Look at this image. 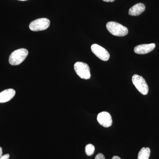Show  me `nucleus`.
<instances>
[{
	"label": "nucleus",
	"instance_id": "nucleus-1",
	"mask_svg": "<svg viewBox=\"0 0 159 159\" xmlns=\"http://www.w3.org/2000/svg\"><path fill=\"white\" fill-rule=\"evenodd\" d=\"M107 30L115 36H124L128 34V29L125 26L116 22H109L106 25Z\"/></svg>",
	"mask_w": 159,
	"mask_h": 159
},
{
	"label": "nucleus",
	"instance_id": "nucleus-2",
	"mask_svg": "<svg viewBox=\"0 0 159 159\" xmlns=\"http://www.w3.org/2000/svg\"><path fill=\"white\" fill-rule=\"evenodd\" d=\"M29 54L27 49L21 48L13 51L9 57V62L11 65L17 66L25 61Z\"/></svg>",
	"mask_w": 159,
	"mask_h": 159
},
{
	"label": "nucleus",
	"instance_id": "nucleus-3",
	"mask_svg": "<svg viewBox=\"0 0 159 159\" xmlns=\"http://www.w3.org/2000/svg\"><path fill=\"white\" fill-rule=\"evenodd\" d=\"M74 70L80 78L88 80L91 77L90 70L88 65L85 63L78 61L74 65Z\"/></svg>",
	"mask_w": 159,
	"mask_h": 159
},
{
	"label": "nucleus",
	"instance_id": "nucleus-4",
	"mask_svg": "<svg viewBox=\"0 0 159 159\" xmlns=\"http://www.w3.org/2000/svg\"><path fill=\"white\" fill-rule=\"evenodd\" d=\"M132 81L137 89L143 95H146L148 93V87L145 79L142 76L134 74L132 78Z\"/></svg>",
	"mask_w": 159,
	"mask_h": 159
},
{
	"label": "nucleus",
	"instance_id": "nucleus-5",
	"mask_svg": "<svg viewBox=\"0 0 159 159\" xmlns=\"http://www.w3.org/2000/svg\"><path fill=\"white\" fill-rule=\"evenodd\" d=\"M50 25V20L46 18H42L31 22L29 25V29L34 31H43L48 29Z\"/></svg>",
	"mask_w": 159,
	"mask_h": 159
},
{
	"label": "nucleus",
	"instance_id": "nucleus-6",
	"mask_svg": "<svg viewBox=\"0 0 159 159\" xmlns=\"http://www.w3.org/2000/svg\"><path fill=\"white\" fill-rule=\"evenodd\" d=\"M91 50L96 56L103 61H107L110 57L109 53L106 49L97 44L92 45Z\"/></svg>",
	"mask_w": 159,
	"mask_h": 159
},
{
	"label": "nucleus",
	"instance_id": "nucleus-7",
	"mask_svg": "<svg viewBox=\"0 0 159 159\" xmlns=\"http://www.w3.org/2000/svg\"><path fill=\"white\" fill-rule=\"evenodd\" d=\"M97 120L100 125L104 127H110L112 124V119L110 114L106 111L99 113L97 117Z\"/></svg>",
	"mask_w": 159,
	"mask_h": 159
},
{
	"label": "nucleus",
	"instance_id": "nucleus-8",
	"mask_svg": "<svg viewBox=\"0 0 159 159\" xmlns=\"http://www.w3.org/2000/svg\"><path fill=\"white\" fill-rule=\"evenodd\" d=\"M156 47L155 43L145 44L137 46L134 49V51L136 54H148L153 51Z\"/></svg>",
	"mask_w": 159,
	"mask_h": 159
},
{
	"label": "nucleus",
	"instance_id": "nucleus-9",
	"mask_svg": "<svg viewBox=\"0 0 159 159\" xmlns=\"http://www.w3.org/2000/svg\"><path fill=\"white\" fill-rule=\"evenodd\" d=\"M16 91L13 89L5 90L0 93V103L8 102L14 97Z\"/></svg>",
	"mask_w": 159,
	"mask_h": 159
},
{
	"label": "nucleus",
	"instance_id": "nucleus-10",
	"mask_svg": "<svg viewBox=\"0 0 159 159\" xmlns=\"http://www.w3.org/2000/svg\"><path fill=\"white\" fill-rule=\"evenodd\" d=\"M145 6L143 3H138L129 10V14L132 16H138L145 11Z\"/></svg>",
	"mask_w": 159,
	"mask_h": 159
},
{
	"label": "nucleus",
	"instance_id": "nucleus-11",
	"mask_svg": "<svg viewBox=\"0 0 159 159\" xmlns=\"http://www.w3.org/2000/svg\"><path fill=\"white\" fill-rule=\"evenodd\" d=\"M150 148L143 147L139 152L138 159H149V157H150Z\"/></svg>",
	"mask_w": 159,
	"mask_h": 159
},
{
	"label": "nucleus",
	"instance_id": "nucleus-12",
	"mask_svg": "<svg viewBox=\"0 0 159 159\" xmlns=\"http://www.w3.org/2000/svg\"><path fill=\"white\" fill-rule=\"evenodd\" d=\"M95 148L93 145L92 144H89L86 146L85 152L87 155L91 156L93 154L95 151Z\"/></svg>",
	"mask_w": 159,
	"mask_h": 159
},
{
	"label": "nucleus",
	"instance_id": "nucleus-13",
	"mask_svg": "<svg viewBox=\"0 0 159 159\" xmlns=\"http://www.w3.org/2000/svg\"><path fill=\"white\" fill-rule=\"evenodd\" d=\"M95 159H105V157L104 155L101 153H99L96 156Z\"/></svg>",
	"mask_w": 159,
	"mask_h": 159
},
{
	"label": "nucleus",
	"instance_id": "nucleus-14",
	"mask_svg": "<svg viewBox=\"0 0 159 159\" xmlns=\"http://www.w3.org/2000/svg\"><path fill=\"white\" fill-rule=\"evenodd\" d=\"M9 157H10V156H9V154H6L0 157V159H9Z\"/></svg>",
	"mask_w": 159,
	"mask_h": 159
},
{
	"label": "nucleus",
	"instance_id": "nucleus-15",
	"mask_svg": "<svg viewBox=\"0 0 159 159\" xmlns=\"http://www.w3.org/2000/svg\"><path fill=\"white\" fill-rule=\"evenodd\" d=\"M102 1L107 2H114L115 0H102Z\"/></svg>",
	"mask_w": 159,
	"mask_h": 159
},
{
	"label": "nucleus",
	"instance_id": "nucleus-16",
	"mask_svg": "<svg viewBox=\"0 0 159 159\" xmlns=\"http://www.w3.org/2000/svg\"><path fill=\"white\" fill-rule=\"evenodd\" d=\"M2 156V148L0 147V157Z\"/></svg>",
	"mask_w": 159,
	"mask_h": 159
},
{
	"label": "nucleus",
	"instance_id": "nucleus-17",
	"mask_svg": "<svg viewBox=\"0 0 159 159\" xmlns=\"http://www.w3.org/2000/svg\"><path fill=\"white\" fill-rule=\"evenodd\" d=\"M111 159H121L120 157L118 156H114Z\"/></svg>",
	"mask_w": 159,
	"mask_h": 159
},
{
	"label": "nucleus",
	"instance_id": "nucleus-18",
	"mask_svg": "<svg viewBox=\"0 0 159 159\" xmlns=\"http://www.w3.org/2000/svg\"><path fill=\"white\" fill-rule=\"evenodd\" d=\"M18 1H28V0H18Z\"/></svg>",
	"mask_w": 159,
	"mask_h": 159
}]
</instances>
